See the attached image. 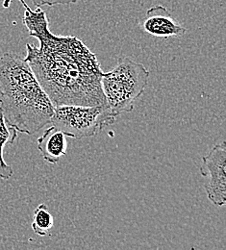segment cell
<instances>
[{
	"instance_id": "cell-5",
	"label": "cell",
	"mask_w": 226,
	"mask_h": 250,
	"mask_svg": "<svg viewBox=\"0 0 226 250\" xmlns=\"http://www.w3.org/2000/svg\"><path fill=\"white\" fill-rule=\"evenodd\" d=\"M226 142L216 145L202 158L199 171L206 179L204 188L208 199L216 206L222 207L226 202Z\"/></svg>"
},
{
	"instance_id": "cell-8",
	"label": "cell",
	"mask_w": 226,
	"mask_h": 250,
	"mask_svg": "<svg viewBox=\"0 0 226 250\" xmlns=\"http://www.w3.org/2000/svg\"><path fill=\"white\" fill-rule=\"evenodd\" d=\"M18 131L7 123L2 109L0 108V178L2 180L10 179L14 174V169L9 166L3 156V150L6 145L14 144L18 138Z\"/></svg>"
},
{
	"instance_id": "cell-1",
	"label": "cell",
	"mask_w": 226,
	"mask_h": 250,
	"mask_svg": "<svg viewBox=\"0 0 226 250\" xmlns=\"http://www.w3.org/2000/svg\"><path fill=\"white\" fill-rule=\"evenodd\" d=\"M20 1L29 36L40 42V47L26 44L24 60L53 105H106L97 55L76 37L54 35L44 11L40 7L33 11L24 0Z\"/></svg>"
},
{
	"instance_id": "cell-2",
	"label": "cell",
	"mask_w": 226,
	"mask_h": 250,
	"mask_svg": "<svg viewBox=\"0 0 226 250\" xmlns=\"http://www.w3.org/2000/svg\"><path fill=\"white\" fill-rule=\"evenodd\" d=\"M0 108L7 123L26 135L49 125L54 113L28 62L11 52L0 57Z\"/></svg>"
},
{
	"instance_id": "cell-6",
	"label": "cell",
	"mask_w": 226,
	"mask_h": 250,
	"mask_svg": "<svg viewBox=\"0 0 226 250\" xmlns=\"http://www.w3.org/2000/svg\"><path fill=\"white\" fill-rule=\"evenodd\" d=\"M141 27L145 33L160 38H178L184 36L187 32V29L177 22L163 5H157L147 10Z\"/></svg>"
},
{
	"instance_id": "cell-4",
	"label": "cell",
	"mask_w": 226,
	"mask_h": 250,
	"mask_svg": "<svg viewBox=\"0 0 226 250\" xmlns=\"http://www.w3.org/2000/svg\"><path fill=\"white\" fill-rule=\"evenodd\" d=\"M106 105H59L54 106L50 124L65 136L74 139L90 138L116 122Z\"/></svg>"
},
{
	"instance_id": "cell-9",
	"label": "cell",
	"mask_w": 226,
	"mask_h": 250,
	"mask_svg": "<svg viewBox=\"0 0 226 250\" xmlns=\"http://www.w3.org/2000/svg\"><path fill=\"white\" fill-rule=\"evenodd\" d=\"M54 225V219L45 204H40L34 211L33 231L41 237L47 236Z\"/></svg>"
},
{
	"instance_id": "cell-3",
	"label": "cell",
	"mask_w": 226,
	"mask_h": 250,
	"mask_svg": "<svg viewBox=\"0 0 226 250\" xmlns=\"http://www.w3.org/2000/svg\"><path fill=\"white\" fill-rule=\"evenodd\" d=\"M150 73L141 62L129 57L121 58L115 68L103 72L101 88L106 107L118 118L134 110L135 102L144 93Z\"/></svg>"
},
{
	"instance_id": "cell-10",
	"label": "cell",
	"mask_w": 226,
	"mask_h": 250,
	"mask_svg": "<svg viewBox=\"0 0 226 250\" xmlns=\"http://www.w3.org/2000/svg\"><path fill=\"white\" fill-rule=\"evenodd\" d=\"M12 0H4L3 7L9 8ZM79 0H32L33 4L37 7L41 6H55V5H68V4H75Z\"/></svg>"
},
{
	"instance_id": "cell-7",
	"label": "cell",
	"mask_w": 226,
	"mask_h": 250,
	"mask_svg": "<svg viewBox=\"0 0 226 250\" xmlns=\"http://www.w3.org/2000/svg\"><path fill=\"white\" fill-rule=\"evenodd\" d=\"M65 134L54 125L48 127L38 139V149L43 160L49 164H57L66 155V139Z\"/></svg>"
}]
</instances>
